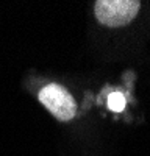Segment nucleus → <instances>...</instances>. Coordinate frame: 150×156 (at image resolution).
<instances>
[{
  "label": "nucleus",
  "mask_w": 150,
  "mask_h": 156,
  "mask_svg": "<svg viewBox=\"0 0 150 156\" xmlns=\"http://www.w3.org/2000/svg\"><path fill=\"white\" fill-rule=\"evenodd\" d=\"M108 108L114 112H122L125 109V97L120 92H112L108 97Z\"/></svg>",
  "instance_id": "obj_3"
},
{
  "label": "nucleus",
  "mask_w": 150,
  "mask_h": 156,
  "mask_svg": "<svg viewBox=\"0 0 150 156\" xmlns=\"http://www.w3.org/2000/svg\"><path fill=\"white\" fill-rule=\"evenodd\" d=\"M141 2L138 0H97L94 3L95 19L109 28L128 25L139 12Z\"/></svg>",
  "instance_id": "obj_2"
},
{
  "label": "nucleus",
  "mask_w": 150,
  "mask_h": 156,
  "mask_svg": "<svg viewBox=\"0 0 150 156\" xmlns=\"http://www.w3.org/2000/svg\"><path fill=\"white\" fill-rule=\"evenodd\" d=\"M41 105L59 122H69L77 115V101L69 90L58 83H48L38 90Z\"/></svg>",
  "instance_id": "obj_1"
}]
</instances>
